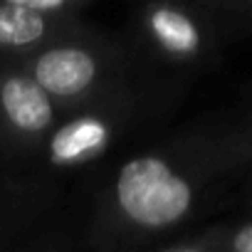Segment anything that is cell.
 Returning a JSON list of instances; mask_svg holds the SVG:
<instances>
[{"mask_svg": "<svg viewBox=\"0 0 252 252\" xmlns=\"http://www.w3.org/2000/svg\"><path fill=\"white\" fill-rule=\"evenodd\" d=\"M213 163H186L171 154L126 161L109 190V215L124 232H166L181 225L213 181Z\"/></svg>", "mask_w": 252, "mask_h": 252, "instance_id": "obj_1", "label": "cell"}, {"mask_svg": "<svg viewBox=\"0 0 252 252\" xmlns=\"http://www.w3.org/2000/svg\"><path fill=\"white\" fill-rule=\"evenodd\" d=\"M57 104H82L101 87L106 62L104 55L82 42L62 37L30 52L23 64Z\"/></svg>", "mask_w": 252, "mask_h": 252, "instance_id": "obj_2", "label": "cell"}, {"mask_svg": "<svg viewBox=\"0 0 252 252\" xmlns=\"http://www.w3.org/2000/svg\"><path fill=\"white\" fill-rule=\"evenodd\" d=\"M57 121V101L23 67L0 69V131L15 144L45 139Z\"/></svg>", "mask_w": 252, "mask_h": 252, "instance_id": "obj_3", "label": "cell"}, {"mask_svg": "<svg viewBox=\"0 0 252 252\" xmlns=\"http://www.w3.org/2000/svg\"><path fill=\"white\" fill-rule=\"evenodd\" d=\"M144 32L158 52L176 62L198 60L208 42V32L198 15L173 0H154L146 5Z\"/></svg>", "mask_w": 252, "mask_h": 252, "instance_id": "obj_4", "label": "cell"}, {"mask_svg": "<svg viewBox=\"0 0 252 252\" xmlns=\"http://www.w3.org/2000/svg\"><path fill=\"white\" fill-rule=\"evenodd\" d=\"M116 136L114 111H87L57 126L47 141V156L55 166L69 168L99 158Z\"/></svg>", "mask_w": 252, "mask_h": 252, "instance_id": "obj_5", "label": "cell"}, {"mask_svg": "<svg viewBox=\"0 0 252 252\" xmlns=\"http://www.w3.org/2000/svg\"><path fill=\"white\" fill-rule=\"evenodd\" d=\"M64 20L67 15H50L0 0V52L30 55L42 45L64 37Z\"/></svg>", "mask_w": 252, "mask_h": 252, "instance_id": "obj_6", "label": "cell"}, {"mask_svg": "<svg viewBox=\"0 0 252 252\" xmlns=\"http://www.w3.org/2000/svg\"><path fill=\"white\" fill-rule=\"evenodd\" d=\"M8 3H15V5H25V8H32V10H40V13H50V15H72L79 5H84L87 0H8Z\"/></svg>", "mask_w": 252, "mask_h": 252, "instance_id": "obj_7", "label": "cell"}, {"mask_svg": "<svg viewBox=\"0 0 252 252\" xmlns=\"http://www.w3.org/2000/svg\"><path fill=\"white\" fill-rule=\"evenodd\" d=\"M232 250V252H252V222H245L240 227H235L227 237L218 240L210 245V250Z\"/></svg>", "mask_w": 252, "mask_h": 252, "instance_id": "obj_8", "label": "cell"}, {"mask_svg": "<svg viewBox=\"0 0 252 252\" xmlns=\"http://www.w3.org/2000/svg\"><path fill=\"white\" fill-rule=\"evenodd\" d=\"M240 3H242L245 8H250V10H252V0H240Z\"/></svg>", "mask_w": 252, "mask_h": 252, "instance_id": "obj_9", "label": "cell"}]
</instances>
